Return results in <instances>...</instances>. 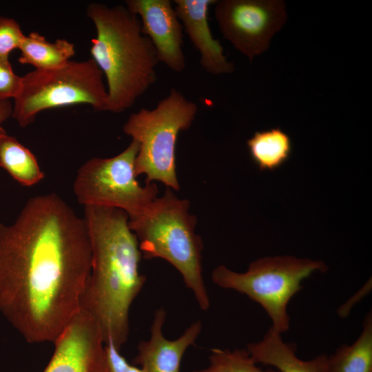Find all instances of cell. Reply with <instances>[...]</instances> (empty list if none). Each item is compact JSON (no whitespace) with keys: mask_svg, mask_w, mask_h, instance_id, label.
<instances>
[{"mask_svg":"<svg viewBox=\"0 0 372 372\" xmlns=\"http://www.w3.org/2000/svg\"><path fill=\"white\" fill-rule=\"evenodd\" d=\"M21 85V76L12 70L9 56H0V102L14 99Z\"/></svg>","mask_w":372,"mask_h":372,"instance_id":"obj_21","label":"cell"},{"mask_svg":"<svg viewBox=\"0 0 372 372\" xmlns=\"http://www.w3.org/2000/svg\"><path fill=\"white\" fill-rule=\"evenodd\" d=\"M103 79L92 59L70 61L53 69H34L21 76L12 117L25 127L45 110L86 104L95 110L107 111V92Z\"/></svg>","mask_w":372,"mask_h":372,"instance_id":"obj_6","label":"cell"},{"mask_svg":"<svg viewBox=\"0 0 372 372\" xmlns=\"http://www.w3.org/2000/svg\"><path fill=\"white\" fill-rule=\"evenodd\" d=\"M209 365L192 372H280L277 369H262L247 349H212L209 356Z\"/></svg>","mask_w":372,"mask_h":372,"instance_id":"obj_19","label":"cell"},{"mask_svg":"<svg viewBox=\"0 0 372 372\" xmlns=\"http://www.w3.org/2000/svg\"><path fill=\"white\" fill-rule=\"evenodd\" d=\"M362 331L351 345H342L328 356L329 372H372V314L365 316Z\"/></svg>","mask_w":372,"mask_h":372,"instance_id":"obj_18","label":"cell"},{"mask_svg":"<svg viewBox=\"0 0 372 372\" xmlns=\"http://www.w3.org/2000/svg\"><path fill=\"white\" fill-rule=\"evenodd\" d=\"M371 280L367 281L365 285L358 291L353 296L349 299L344 304H343L337 311L338 314L341 318L347 317L353 307L357 302L362 300L371 290Z\"/></svg>","mask_w":372,"mask_h":372,"instance_id":"obj_23","label":"cell"},{"mask_svg":"<svg viewBox=\"0 0 372 372\" xmlns=\"http://www.w3.org/2000/svg\"><path fill=\"white\" fill-rule=\"evenodd\" d=\"M86 14L96 29L90 52L106 79L107 111L121 113L156 82V52L125 6L90 3Z\"/></svg>","mask_w":372,"mask_h":372,"instance_id":"obj_3","label":"cell"},{"mask_svg":"<svg viewBox=\"0 0 372 372\" xmlns=\"http://www.w3.org/2000/svg\"><path fill=\"white\" fill-rule=\"evenodd\" d=\"M105 355L107 372H145L141 368L130 364L112 342L105 344Z\"/></svg>","mask_w":372,"mask_h":372,"instance_id":"obj_22","label":"cell"},{"mask_svg":"<svg viewBox=\"0 0 372 372\" xmlns=\"http://www.w3.org/2000/svg\"><path fill=\"white\" fill-rule=\"evenodd\" d=\"M0 167L23 186L30 187L44 178L37 158L17 139L0 127Z\"/></svg>","mask_w":372,"mask_h":372,"instance_id":"obj_16","label":"cell"},{"mask_svg":"<svg viewBox=\"0 0 372 372\" xmlns=\"http://www.w3.org/2000/svg\"><path fill=\"white\" fill-rule=\"evenodd\" d=\"M176 14L191 43L200 53V64L213 75L230 74L234 65L227 61L219 41L212 35L209 21V7L216 0H174Z\"/></svg>","mask_w":372,"mask_h":372,"instance_id":"obj_13","label":"cell"},{"mask_svg":"<svg viewBox=\"0 0 372 372\" xmlns=\"http://www.w3.org/2000/svg\"><path fill=\"white\" fill-rule=\"evenodd\" d=\"M166 315L163 308L155 311L149 338L141 341L138 345L134 363L145 372H180L183 355L201 332L202 323L196 320L178 338L168 340L163 333Z\"/></svg>","mask_w":372,"mask_h":372,"instance_id":"obj_12","label":"cell"},{"mask_svg":"<svg viewBox=\"0 0 372 372\" xmlns=\"http://www.w3.org/2000/svg\"><path fill=\"white\" fill-rule=\"evenodd\" d=\"M198 106L183 94L172 88L156 106L141 108L131 114L123 132L138 143L135 160L136 176L145 175V184L160 181L167 187L179 190L176 175V147L179 133L188 130Z\"/></svg>","mask_w":372,"mask_h":372,"instance_id":"obj_5","label":"cell"},{"mask_svg":"<svg viewBox=\"0 0 372 372\" xmlns=\"http://www.w3.org/2000/svg\"><path fill=\"white\" fill-rule=\"evenodd\" d=\"M138 143L132 140L120 154L111 158L94 157L77 172L74 192L86 205L117 208L130 218L140 214L158 195L155 183L141 185L136 179L135 160Z\"/></svg>","mask_w":372,"mask_h":372,"instance_id":"obj_8","label":"cell"},{"mask_svg":"<svg viewBox=\"0 0 372 372\" xmlns=\"http://www.w3.org/2000/svg\"><path fill=\"white\" fill-rule=\"evenodd\" d=\"M92 269L85 220L54 193L0 223V313L30 343L54 342L79 311Z\"/></svg>","mask_w":372,"mask_h":372,"instance_id":"obj_1","label":"cell"},{"mask_svg":"<svg viewBox=\"0 0 372 372\" xmlns=\"http://www.w3.org/2000/svg\"><path fill=\"white\" fill-rule=\"evenodd\" d=\"M189 201L177 198L167 187L138 216L129 219L145 259L161 258L181 275L199 307L207 311L210 299L203 275V241L195 233L196 218L189 212Z\"/></svg>","mask_w":372,"mask_h":372,"instance_id":"obj_4","label":"cell"},{"mask_svg":"<svg viewBox=\"0 0 372 372\" xmlns=\"http://www.w3.org/2000/svg\"><path fill=\"white\" fill-rule=\"evenodd\" d=\"M247 146L260 171L279 168L289 160L292 151L291 138L278 127L256 132L247 141Z\"/></svg>","mask_w":372,"mask_h":372,"instance_id":"obj_17","label":"cell"},{"mask_svg":"<svg viewBox=\"0 0 372 372\" xmlns=\"http://www.w3.org/2000/svg\"><path fill=\"white\" fill-rule=\"evenodd\" d=\"M21 64L31 65L36 70L53 69L65 65L75 54L74 45L61 39L51 42L37 32L25 35L19 48Z\"/></svg>","mask_w":372,"mask_h":372,"instance_id":"obj_15","label":"cell"},{"mask_svg":"<svg viewBox=\"0 0 372 372\" xmlns=\"http://www.w3.org/2000/svg\"><path fill=\"white\" fill-rule=\"evenodd\" d=\"M125 7L141 21V32L153 44L158 61L174 72L186 66L183 27L169 0H127Z\"/></svg>","mask_w":372,"mask_h":372,"instance_id":"obj_11","label":"cell"},{"mask_svg":"<svg viewBox=\"0 0 372 372\" xmlns=\"http://www.w3.org/2000/svg\"><path fill=\"white\" fill-rule=\"evenodd\" d=\"M214 14L223 37L250 61L269 48L287 17L282 0H219Z\"/></svg>","mask_w":372,"mask_h":372,"instance_id":"obj_9","label":"cell"},{"mask_svg":"<svg viewBox=\"0 0 372 372\" xmlns=\"http://www.w3.org/2000/svg\"><path fill=\"white\" fill-rule=\"evenodd\" d=\"M25 36L17 21L0 17V56H9L12 50L19 49Z\"/></svg>","mask_w":372,"mask_h":372,"instance_id":"obj_20","label":"cell"},{"mask_svg":"<svg viewBox=\"0 0 372 372\" xmlns=\"http://www.w3.org/2000/svg\"><path fill=\"white\" fill-rule=\"evenodd\" d=\"M92 249V269L81 305L96 320L104 343L121 349L129 334L131 305L145 282L142 254L121 209L84 206Z\"/></svg>","mask_w":372,"mask_h":372,"instance_id":"obj_2","label":"cell"},{"mask_svg":"<svg viewBox=\"0 0 372 372\" xmlns=\"http://www.w3.org/2000/svg\"><path fill=\"white\" fill-rule=\"evenodd\" d=\"M12 113V105L10 101L0 102V127L7 121Z\"/></svg>","mask_w":372,"mask_h":372,"instance_id":"obj_24","label":"cell"},{"mask_svg":"<svg viewBox=\"0 0 372 372\" xmlns=\"http://www.w3.org/2000/svg\"><path fill=\"white\" fill-rule=\"evenodd\" d=\"M54 344L43 372H107L101 329L84 307L80 306Z\"/></svg>","mask_w":372,"mask_h":372,"instance_id":"obj_10","label":"cell"},{"mask_svg":"<svg viewBox=\"0 0 372 372\" xmlns=\"http://www.w3.org/2000/svg\"><path fill=\"white\" fill-rule=\"evenodd\" d=\"M327 270L320 260L287 256L264 257L251 262L244 273L219 265L213 270L211 280L218 287L245 294L260 304L271 320L270 328L282 334L289 329L287 305L302 289L301 282L315 271Z\"/></svg>","mask_w":372,"mask_h":372,"instance_id":"obj_7","label":"cell"},{"mask_svg":"<svg viewBox=\"0 0 372 372\" xmlns=\"http://www.w3.org/2000/svg\"><path fill=\"white\" fill-rule=\"evenodd\" d=\"M246 349L257 364L271 366L280 372H329L327 355L301 360L296 355V344L284 342L281 334L271 328L261 340L249 344Z\"/></svg>","mask_w":372,"mask_h":372,"instance_id":"obj_14","label":"cell"}]
</instances>
